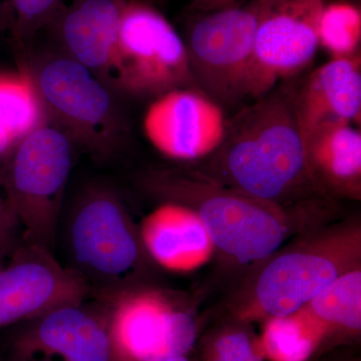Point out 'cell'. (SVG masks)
I'll list each match as a JSON object with an SVG mask.
<instances>
[{"instance_id": "4fadbf2b", "label": "cell", "mask_w": 361, "mask_h": 361, "mask_svg": "<svg viewBox=\"0 0 361 361\" xmlns=\"http://www.w3.org/2000/svg\"><path fill=\"white\" fill-rule=\"evenodd\" d=\"M224 109L203 92L177 89L156 97L146 111L144 132L163 155L177 161H203L223 140Z\"/></svg>"}, {"instance_id": "30bf717a", "label": "cell", "mask_w": 361, "mask_h": 361, "mask_svg": "<svg viewBox=\"0 0 361 361\" xmlns=\"http://www.w3.org/2000/svg\"><path fill=\"white\" fill-rule=\"evenodd\" d=\"M326 0H273L254 42L249 99L264 96L278 80L308 68L319 47V23Z\"/></svg>"}, {"instance_id": "e0dca14e", "label": "cell", "mask_w": 361, "mask_h": 361, "mask_svg": "<svg viewBox=\"0 0 361 361\" xmlns=\"http://www.w3.org/2000/svg\"><path fill=\"white\" fill-rule=\"evenodd\" d=\"M140 232L149 257L168 269H194L215 251L198 215L179 204L163 203L146 218Z\"/></svg>"}, {"instance_id": "83f0119b", "label": "cell", "mask_w": 361, "mask_h": 361, "mask_svg": "<svg viewBox=\"0 0 361 361\" xmlns=\"http://www.w3.org/2000/svg\"><path fill=\"white\" fill-rule=\"evenodd\" d=\"M336 361H357V360H336Z\"/></svg>"}, {"instance_id": "ba28073f", "label": "cell", "mask_w": 361, "mask_h": 361, "mask_svg": "<svg viewBox=\"0 0 361 361\" xmlns=\"http://www.w3.org/2000/svg\"><path fill=\"white\" fill-rule=\"evenodd\" d=\"M360 231L344 228L275 253L261 268L253 289L259 315L291 314L360 266Z\"/></svg>"}, {"instance_id": "4316f807", "label": "cell", "mask_w": 361, "mask_h": 361, "mask_svg": "<svg viewBox=\"0 0 361 361\" xmlns=\"http://www.w3.org/2000/svg\"><path fill=\"white\" fill-rule=\"evenodd\" d=\"M7 258H8V257H7L6 255H4V254L2 253L1 251H0V266L4 265V263L6 262Z\"/></svg>"}, {"instance_id": "ac0fdd59", "label": "cell", "mask_w": 361, "mask_h": 361, "mask_svg": "<svg viewBox=\"0 0 361 361\" xmlns=\"http://www.w3.org/2000/svg\"><path fill=\"white\" fill-rule=\"evenodd\" d=\"M330 345L326 327L307 305L291 314L268 317L259 349L263 360L310 361Z\"/></svg>"}, {"instance_id": "7c38bea8", "label": "cell", "mask_w": 361, "mask_h": 361, "mask_svg": "<svg viewBox=\"0 0 361 361\" xmlns=\"http://www.w3.org/2000/svg\"><path fill=\"white\" fill-rule=\"evenodd\" d=\"M1 361H113L106 313L68 304L26 320Z\"/></svg>"}, {"instance_id": "2e32d148", "label": "cell", "mask_w": 361, "mask_h": 361, "mask_svg": "<svg viewBox=\"0 0 361 361\" xmlns=\"http://www.w3.org/2000/svg\"><path fill=\"white\" fill-rule=\"evenodd\" d=\"M304 137L308 172L316 193L360 200V130L351 123H327Z\"/></svg>"}, {"instance_id": "8fae6325", "label": "cell", "mask_w": 361, "mask_h": 361, "mask_svg": "<svg viewBox=\"0 0 361 361\" xmlns=\"http://www.w3.org/2000/svg\"><path fill=\"white\" fill-rule=\"evenodd\" d=\"M8 259L0 266V329L85 303L92 294L84 278L42 247L23 241Z\"/></svg>"}, {"instance_id": "9c48e42d", "label": "cell", "mask_w": 361, "mask_h": 361, "mask_svg": "<svg viewBox=\"0 0 361 361\" xmlns=\"http://www.w3.org/2000/svg\"><path fill=\"white\" fill-rule=\"evenodd\" d=\"M103 302L113 361L187 355L196 344L193 315L159 292L142 287Z\"/></svg>"}, {"instance_id": "6da1fadb", "label": "cell", "mask_w": 361, "mask_h": 361, "mask_svg": "<svg viewBox=\"0 0 361 361\" xmlns=\"http://www.w3.org/2000/svg\"><path fill=\"white\" fill-rule=\"evenodd\" d=\"M295 85L275 87L228 118L224 140L201 177L254 198L284 205L315 192L297 118Z\"/></svg>"}, {"instance_id": "44dd1931", "label": "cell", "mask_w": 361, "mask_h": 361, "mask_svg": "<svg viewBox=\"0 0 361 361\" xmlns=\"http://www.w3.org/2000/svg\"><path fill=\"white\" fill-rule=\"evenodd\" d=\"M361 39V14L348 4L325 6L319 23V44L334 59L358 56Z\"/></svg>"}, {"instance_id": "52a82bcc", "label": "cell", "mask_w": 361, "mask_h": 361, "mask_svg": "<svg viewBox=\"0 0 361 361\" xmlns=\"http://www.w3.org/2000/svg\"><path fill=\"white\" fill-rule=\"evenodd\" d=\"M109 85L137 97L196 89L184 40L163 14L142 0H123Z\"/></svg>"}, {"instance_id": "603a6c76", "label": "cell", "mask_w": 361, "mask_h": 361, "mask_svg": "<svg viewBox=\"0 0 361 361\" xmlns=\"http://www.w3.org/2000/svg\"><path fill=\"white\" fill-rule=\"evenodd\" d=\"M9 30L16 42L32 39L42 28L51 25L66 6L63 0H7Z\"/></svg>"}, {"instance_id": "277c9868", "label": "cell", "mask_w": 361, "mask_h": 361, "mask_svg": "<svg viewBox=\"0 0 361 361\" xmlns=\"http://www.w3.org/2000/svg\"><path fill=\"white\" fill-rule=\"evenodd\" d=\"M73 144L47 123L0 159V186L18 216L23 240L51 251L73 165Z\"/></svg>"}, {"instance_id": "8992f818", "label": "cell", "mask_w": 361, "mask_h": 361, "mask_svg": "<svg viewBox=\"0 0 361 361\" xmlns=\"http://www.w3.org/2000/svg\"><path fill=\"white\" fill-rule=\"evenodd\" d=\"M49 118L71 141L97 159L109 158L127 133L125 118L110 87L70 56H47L26 68Z\"/></svg>"}, {"instance_id": "cb8c5ba5", "label": "cell", "mask_w": 361, "mask_h": 361, "mask_svg": "<svg viewBox=\"0 0 361 361\" xmlns=\"http://www.w3.org/2000/svg\"><path fill=\"white\" fill-rule=\"evenodd\" d=\"M21 232L23 233L20 220L0 186V251L7 257H11L23 243Z\"/></svg>"}, {"instance_id": "5b68a950", "label": "cell", "mask_w": 361, "mask_h": 361, "mask_svg": "<svg viewBox=\"0 0 361 361\" xmlns=\"http://www.w3.org/2000/svg\"><path fill=\"white\" fill-rule=\"evenodd\" d=\"M272 2H235L205 11L188 27L183 40L194 84L222 108L249 99L256 32Z\"/></svg>"}, {"instance_id": "9a60e30c", "label": "cell", "mask_w": 361, "mask_h": 361, "mask_svg": "<svg viewBox=\"0 0 361 361\" xmlns=\"http://www.w3.org/2000/svg\"><path fill=\"white\" fill-rule=\"evenodd\" d=\"M294 102L304 137L323 123L360 122L361 66L360 54L332 59L296 87Z\"/></svg>"}, {"instance_id": "d4e9b609", "label": "cell", "mask_w": 361, "mask_h": 361, "mask_svg": "<svg viewBox=\"0 0 361 361\" xmlns=\"http://www.w3.org/2000/svg\"><path fill=\"white\" fill-rule=\"evenodd\" d=\"M236 0H195L194 7L202 11H212L235 4Z\"/></svg>"}, {"instance_id": "7a4b0ae2", "label": "cell", "mask_w": 361, "mask_h": 361, "mask_svg": "<svg viewBox=\"0 0 361 361\" xmlns=\"http://www.w3.org/2000/svg\"><path fill=\"white\" fill-rule=\"evenodd\" d=\"M139 184L163 203L194 211L215 251L238 264L267 260L291 233L290 216L283 205L216 184L194 171H149Z\"/></svg>"}, {"instance_id": "ffe728a7", "label": "cell", "mask_w": 361, "mask_h": 361, "mask_svg": "<svg viewBox=\"0 0 361 361\" xmlns=\"http://www.w3.org/2000/svg\"><path fill=\"white\" fill-rule=\"evenodd\" d=\"M326 327L330 345L334 341L356 339L361 331L360 265L336 278L307 304Z\"/></svg>"}, {"instance_id": "7402d4cb", "label": "cell", "mask_w": 361, "mask_h": 361, "mask_svg": "<svg viewBox=\"0 0 361 361\" xmlns=\"http://www.w3.org/2000/svg\"><path fill=\"white\" fill-rule=\"evenodd\" d=\"M258 342L245 327L230 325L216 330L202 345V361H262Z\"/></svg>"}, {"instance_id": "f1b7e54d", "label": "cell", "mask_w": 361, "mask_h": 361, "mask_svg": "<svg viewBox=\"0 0 361 361\" xmlns=\"http://www.w3.org/2000/svg\"><path fill=\"white\" fill-rule=\"evenodd\" d=\"M0 361H1V360H0Z\"/></svg>"}, {"instance_id": "5bb4252c", "label": "cell", "mask_w": 361, "mask_h": 361, "mask_svg": "<svg viewBox=\"0 0 361 361\" xmlns=\"http://www.w3.org/2000/svg\"><path fill=\"white\" fill-rule=\"evenodd\" d=\"M123 0H73L52 23L63 54L109 85Z\"/></svg>"}, {"instance_id": "484cf974", "label": "cell", "mask_w": 361, "mask_h": 361, "mask_svg": "<svg viewBox=\"0 0 361 361\" xmlns=\"http://www.w3.org/2000/svg\"><path fill=\"white\" fill-rule=\"evenodd\" d=\"M9 27V8L7 0H0V32Z\"/></svg>"}, {"instance_id": "3957f363", "label": "cell", "mask_w": 361, "mask_h": 361, "mask_svg": "<svg viewBox=\"0 0 361 361\" xmlns=\"http://www.w3.org/2000/svg\"><path fill=\"white\" fill-rule=\"evenodd\" d=\"M71 269L103 301L142 288L148 265L140 229L114 190L92 186L73 207L68 228Z\"/></svg>"}, {"instance_id": "d6986e66", "label": "cell", "mask_w": 361, "mask_h": 361, "mask_svg": "<svg viewBox=\"0 0 361 361\" xmlns=\"http://www.w3.org/2000/svg\"><path fill=\"white\" fill-rule=\"evenodd\" d=\"M49 116L27 71L0 73V159Z\"/></svg>"}]
</instances>
